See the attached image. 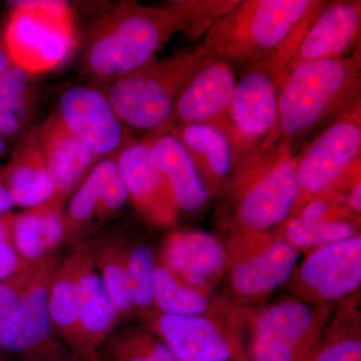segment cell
<instances>
[{
  "label": "cell",
  "instance_id": "1",
  "mask_svg": "<svg viewBox=\"0 0 361 361\" xmlns=\"http://www.w3.org/2000/svg\"><path fill=\"white\" fill-rule=\"evenodd\" d=\"M326 2L313 0L238 1L206 33L214 56L251 66L277 51L291 56L306 26Z\"/></svg>",
  "mask_w": 361,
  "mask_h": 361
},
{
  "label": "cell",
  "instance_id": "2",
  "mask_svg": "<svg viewBox=\"0 0 361 361\" xmlns=\"http://www.w3.org/2000/svg\"><path fill=\"white\" fill-rule=\"evenodd\" d=\"M178 32L167 6L123 2L90 27L82 49V68L97 80L115 82L155 61Z\"/></svg>",
  "mask_w": 361,
  "mask_h": 361
},
{
  "label": "cell",
  "instance_id": "3",
  "mask_svg": "<svg viewBox=\"0 0 361 361\" xmlns=\"http://www.w3.org/2000/svg\"><path fill=\"white\" fill-rule=\"evenodd\" d=\"M360 47L339 59L302 61L285 73L278 97L280 135H306L360 104Z\"/></svg>",
  "mask_w": 361,
  "mask_h": 361
},
{
  "label": "cell",
  "instance_id": "4",
  "mask_svg": "<svg viewBox=\"0 0 361 361\" xmlns=\"http://www.w3.org/2000/svg\"><path fill=\"white\" fill-rule=\"evenodd\" d=\"M213 56L202 44L157 59L113 82L106 97L128 128L161 134L167 130L183 90Z\"/></svg>",
  "mask_w": 361,
  "mask_h": 361
},
{
  "label": "cell",
  "instance_id": "5",
  "mask_svg": "<svg viewBox=\"0 0 361 361\" xmlns=\"http://www.w3.org/2000/svg\"><path fill=\"white\" fill-rule=\"evenodd\" d=\"M7 4L13 9L1 40L11 65L35 75L66 63L75 45L73 16H51L27 0Z\"/></svg>",
  "mask_w": 361,
  "mask_h": 361
},
{
  "label": "cell",
  "instance_id": "6",
  "mask_svg": "<svg viewBox=\"0 0 361 361\" xmlns=\"http://www.w3.org/2000/svg\"><path fill=\"white\" fill-rule=\"evenodd\" d=\"M360 152L358 104L336 118L301 152L297 166L298 198L292 215L308 202L329 193L360 161Z\"/></svg>",
  "mask_w": 361,
  "mask_h": 361
},
{
  "label": "cell",
  "instance_id": "7",
  "mask_svg": "<svg viewBox=\"0 0 361 361\" xmlns=\"http://www.w3.org/2000/svg\"><path fill=\"white\" fill-rule=\"evenodd\" d=\"M58 266L54 255L37 264L7 326L2 348L32 361H77L61 343L49 311V288Z\"/></svg>",
  "mask_w": 361,
  "mask_h": 361
},
{
  "label": "cell",
  "instance_id": "8",
  "mask_svg": "<svg viewBox=\"0 0 361 361\" xmlns=\"http://www.w3.org/2000/svg\"><path fill=\"white\" fill-rule=\"evenodd\" d=\"M282 75L269 61L251 66L235 87L227 111L236 147L270 148L280 135L278 97Z\"/></svg>",
  "mask_w": 361,
  "mask_h": 361
},
{
  "label": "cell",
  "instance_id": "9",
  "mask_svg": "<svg viewBox=\"0 0 361 361\" xmlns=\"http://www.w3.org/2000/svg\"><path fill=\"white\" fill-rule=\"evenodd\" d=\"M322 322L302 301L272 304L254 319L252 360L310 361L322 341Z\"/></svg>",
  "mask_w": 361,
  "mask_h": 361
},
{
  "label": "cell",
  "instance_id": "10",
  "mask_svg": "<svg viewBox=\"0 0 361 361\" xmlns=\"http://www.w3.org/2000/svg\"><path fill=\"white\" fill-rule=\"evenodd\" d=\"M56 113L66 129L97 158H116L135 142L108 97L99 90L87 87L66 90Z\"/></svg>",
  "mask_w": 361,
  "mask_h": 361
},
{
  "label": "cell",
  "instance_id": "11",
  "mask_svg": "<svg viewBox=\"0 0 361 361\" xmlns=\"http://www.w3.org/2000/svg\"><path fill=\"white\" fill-rule=\"evenodd\" d=\"M299 157L283 149L274 165L244 191L237 209L242 229L262 234L289 219L298 198Z\"/></svg>",
  "mask_w": 361,
  "mask_h": 361
},
{
  "label": "cell",
  "instance_id": "12",
  "mask_svg": "<svg viewBox=\"0 0 361 361\" xmlns=\"http://www.w3.org/2000/svg\"><path fill=\"white\" fill-rule=\"evenodd\" d=\"M147 322L149 331L160 337L180 361L245 360L241 344L202 315L157 312Z\"/></svg>",
  "mask_w": 361,
  "mask_h": 361
},
{
  "label": "cell",
  "instance_id": "13",
  "mask_svg": "<svg viewBox=\"0 0 361 361\" xmlns=\"http://www.w3.org/2000/svg\"><path fill=\"white\" fill-rule=\"evenodd\" d=\"M152 135L144 141L133 142L116 156L118 172L128 196L135 208L153 225H172L180 209L167 180L149 157Z\"/></svg>",
  "mask_w": 361,
  "mask_h": 361
},
{
  "label": "cell",
  "instance_id": "14",
  "mask_svg": "<svg viewBox=\"0 0 361 361\" xmlns=\"http://www.w3.org/2000/svg\"><path fill=\"white\" fill-rule=\"evenodd\" d=\"M300 288L319 300L336 301L355 293L361 283L360 233L314 249L299 266Z\"/></svg>",
  "mask_w": 361,
  "mask_h": 361
},
{
  "label": "cell",
  "instance_id": "15",
  "mask_svg": "<svg viewBox=\"0 0 361 361\" xmlns=\"http://www.w3.org/2000/svg\"><path fill=\"white\" fill-rule=\"evenodd\" d=\"M236 85L232 63L213 56L183 90L167 130L176 126L209 123L227 132V111Z\"/></svg>",
  "mask_w": 361,
  "mask_h": 361
},
{
  "label": "cell",
  "instance_id": "16",
  "mask_svg": "<svg viewBox=\"0 0 361 361\" xmlns=\"http://www.w3.org/2000/svg\"><path fill=\"white\" fill-rule=\"evenodd\" d=\"M127 190L116 166V158L96 164L80 183L65 211L66 240L82 245V238L92 221H106L127 202Z\"/></svg>",
  "mask_w": 361,
  "mask_h": 361
},
{
  "label": "cell",
  "instance_id": "17",
  "mask_svg": "<svg viewBox=\"0 0 361 361\" xmlns=\"http://www.w3.org/2000/svg\"><path fill=\"white\" fill-rule=\"evenodd\" d=\"M360 1L325 4L297 45L285 73L302 61L348 56L360 40Z\"/></svg>",
  "mask_w": 361,
  "mask_h": 361
},
{
  "label": "cell",
  "instance_id": "18",
  "mask_svg": "<svg viewBox=\"0 0 361 361\" xmlns=\"http://www.w3.org/2000/svg\"><path fill=\"white\" fill-rule=\"evenodd\" d=\"M228 260L220 240L201 231L171 233L160 256L161 264L179 281L199 291L220 276Z\"/></svg>",
  "mask_w": 361,
  "mask_h": 361
},
{
  "label": "cell",
  "instance_id": "19",
  "mask_svg": "<svg viewBox=\"0 0 361 361\" xmlns=\"http://www.w3.org/2000/svg\"><path fill=\"white\" fill-rule=\"evenodd\" d=\"M298 261V249L284 239L266 242L235 262L230 272V289L242 298L267 295L291 279Z\"/></svg>",
  "mask_w": 361,
  "mask_h": 361
},
{
  "label": "cell",
  "instance_id": "20",
  "mask_svg": "<svg viewBox=\"0 0 361 361\" xmlns=\"http://www.w3.org/2000/svg\"><path fill=\"white\" fill-rule=\"evenodd\" d=\"M35 130L54 185L52 198L65 201L94 167L97 157L66 129L56 111Z\"/></svg>",
  "mask_w": 361,
  "mask_h": 361
},
{
  "label": "cell",
  "instance_id": "21",
  "mask_svg": "<svg viewBox=\"0 0 361 361\" xmlns=\"http://www.w3.org/2000/svg\"><path fill=\"white\" fill-rule=\"evenodd\" d=\"M118 314L108 291L92 263L85 255L78 282V346L75 360L97 355L118 322Z\"/></svg>",
  "mask_w": 361,
  "mask_h": 361
},
{
  "label": "cell",
  "instance_id": "22",
  "mask_svg": "<svg viewBox=\"0 0 361 361\" xmlns=\"http://www.w3.org/2000/svg\"><path fill=\"white\" fill-rule=\"evenodd\" d=\"M65 201L51 198L42 205L11 213L14 248L26 265L33 266L54 255L66 240Z\"/></svg>",
  "mask_w": 361,
  "mask_h": 361
},
{
  "label": "cell",
  "instance_id": "23",
  "mask_svg": "<svg viewBox=\"0 0 361 361\" xmlns=\"http://www.w3.org/2000/svg\"><path fill=\"white\" fill-rule=\"evenodd\" d=\"M149 157L167 180L180 210L196 212L206 205L210 193L179 140L170 132L152 135Z\"/></svg>",
  "mask_w": 361,
  "mask_h": 361
},
{
  "label": "cell",
  "instance_id": "24",
  "mask_svg": "<svg viewBox=\"0 0 361 361\" xmlns=\"http://www.w3.org/2000/svg\"><path fill=\"white\" fill-rule=\"evenodd\" d=\"M167 132L174 135L186 149L209 193L219 187L231 172L237 155L231 135L209 123L176 126Z\"/></svg>",
  "mask_w": 361,
  "mask_h": 361
},
{
  "label": "cell",
  "instance_id": "25",
  "mask_svg": "<svg viewBox=\"0 0 361 361\" xmlns=\"http://www.w3.org/2000/svg\"><path fill=\"white\" fill-rule=\"evenodd\" d=\"M4 168L14 205L33 208L54 196V185L35 127L23 135Z\"/></svg>",
  "mask_w": 361,
  "mask_h": 361
},
{
  "label": "cell",
  "instance_id": "26",
  "mask_svg": "<svg viewBox=\"0 0 361 361\" xmlns=\"http://www.w3.org/2000/svg\"><path fill=\"white\" fill-rule=\"evenodd\" d=\"M89 245L75 247L63 263L56 266L49 288V311L52 327L73 355L78 346V282Z\"/></svg>",
  "mask_w": 361,
  "mask_h": 361
},
{
  "label": "cell",
  "instance_id": "27",
  "mask_svg": "<svg viewBox=\"0 0 361 361\" xmlns=\"http://www.w3.org/2000/svg\"><path fill=\"white\" fill-rule=\"evenodd\" d=\"M37 106L33 75L9 66L0 73V135L18 137L32 122Z\"/></svg>",
  "mask_w": 361,
  "mask_h": 361
},
{
  "label": "cell",
  "instance_id": "28",
  "mask_svg": "<svg viewBox=\"0 0 361 361\" xmlns=\"http://www.w3.org/2000/svg\"><path fill=\"white\" fill-rule=\"evenodd\" d=\"M126 244L116 235H106L89 245L92 263L113 301L118 319L134 314L128 283Z\"/></svg>",
  "mask_w": 361,
  "mask_h": 361
},
{
  "label": "cell",
  "instance_id": "29",
  "mask_svg": "<svg viewBox=\"0 0 361 361\" xmlns=\"http://www.w3.org/2000/svg\"><path fill=\"white\" fill-rule=\"evenodd\" d=\"M154 302L159 313L175 316L202 315L208 307L202 291L182 283L161 263L156 264Z\"/></svg>",
  "mask_w": 361,
  "mask_h": 361
},
{
  "label": "cell",
  "instance_id": "30",
  "mask_svg": "<svg viewBox=\"0 0 361 361\" xmlns=\"http://www.w3.org/2000/svg\"><path fill=\"white\" fill-rule=\"evenodd\" d=\"M128 283L133 310L148 320L158 312L154 302L155 259L148 246L144 244H126Z\"/></svg>",
  "mask_w": 361,
  "mask_h": 361
},
{
  "label": "cell",
  "instance_id": "31",
  "mask_svg": "<svg viewBox=\"0 0 361 361\" xmlns=\"http://www.w3.org/2000/svg\"><path fill=\"white\" fill-rule=\"evenodd\" d=\"M350 220L341 218L310 222L290 217L283 223L281 238L298 250L320 248L358 234Z\"/></svg>",
  "mask_w": 361,
  "mask_h": 361
},
{
  "label": "cell",
  "instance_id": "32",
  "mask_svg": "<svg viewBox=\"0 0 361 361\" xmlns=\"http://www.w3.org/2000/svg\"><path fill=\"white\" fill-rule=\"evenodd\" d=\"M237 4L236 0H179L168 2L166 6L172 13L178 30L194 42L208 32Z\"/></svg>",
  "mask_w": 361,
  "mask_h": 361
},
{
  "label": "cell",
  "instance_id": "33",
  "mask_svg": "<svg viewBox=\"0 0 361 361\" xmlns=\"http://www.w3.org/2000/svg\"><path fill=\"white\" fill-rule=\"evenodd\" d=\"M360 317L349 311L336 322L322 338L310 361H361Z\"/></svg>",
  "mask_w": 361,
  "mask_h": 361
},
{
  "label": "cell",
  "instance_id": "34",
  "mask_svg": "<svg viewBox=\"0 0 361 361\" xmlns=\"http://www.w3.org/2000/svg\"><path fill=\"white\" fill-rule=\"evenodd\" d=\"M101 348L99 353L104 361H152L137 329L109 336Z\"/></svg>",
  "mask_w": 361,
  "mask_h": 361
},
{
  "label": "cell",
  "instance_id": "35",
  "mask_svg": "<svg viewBox=\"0 0 361 361\" xmlns=\"http://www.w3.org/2000/svg\"><path fill=\"white\" fill-rule=\"evenodd\" d=\"M37 264L21 271L8 279L0 281V348L4 344V336H6L11 316H13L28 282L35 274Z\"/></svg>",
  "mask_w": 361,
  "mask_h": 361
},
{
  "label": "cell",
  "instance_id": "36",
  "mask_svg": "<svg viewBox=\"0 0 361 361\" xmlns=\"http://www.w3.org/2000/svg\"><path fill=\"white\" fill-rule=\"evenodd\" d=\"M11 212L0 214V281L32 266L26 265L14 248L11 234Z\"/></svg>",
  "mask_w": 361,
  "mask_h": 361
},
{
  "label": "cell",
  "instance_id": "37",
  "mask_svg": "<svg viewBox=\"0 0 361 361\" xmlns=\"http://www.w3.org/2000/svg\"><path fill=\"white\" fill-rule=\"evenodd\" d=\"M13 206L16 205L7 187L4 168H0V214L9 212Z\"/></svg>",
  "mask_w": 361,
  "mask_h": 361
},
{
  "label": "cell",
  "instance_id": "38",
  "mask_svg": "<svg viewBox=\"0 0 361 361\" xmlns=\"http://www.w3.org/2000/svg\"><path fill=\"white\" fill-rule=\"evenodd\" d=\"M9 66H11V61L7 56L2 40L0 39V73H4Z\"/></svg>",
  "mask_w": 361,
  "mask_h": 361
},
{
  "label": "cell",
  "instance_id": "39",
  "mask_svg": "<svg viewBox=\"0 0 361 361\" xmlns=\"http://www.w3.org/2000/svg\"><path fill=\"white\" fill-rule=\"evenodd\" d=\"M6 140L0 135V158L6 154Z\"/></svg>",
  "mask_w": 361,
  "mask_h": 361
},
{
  "label": "cell",
  "instance_id": "40",
  "mask_svg": "<svg viewBox=\"0 0 361 361\" xmlns=\"http://www.w3.org/2000/svg\"><path fill=\"white\" fill-rule=\"evenodd\" d=\"M77 361H104L102 356L99 355V353H97V355L90 356V357L85 358V360H80Z\"/></svg>",
  "mask_w": 361,
  "mask_h": 361
},
{
  "label": "cell",
  "instance_id": "41",
  "mask_svg": "<svg viewBox=\"0 0 361 361\" xmlns=\"http://www.w3.org/2000/svg\"><path fill=\"white\" fill-rule=\"evenodd\" d=\"M252 361H262V360H252Z\"/></svg>",
  "mask_w": 361,
  "mask_h": 361
}]
</instances>
